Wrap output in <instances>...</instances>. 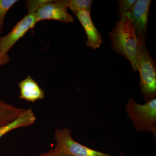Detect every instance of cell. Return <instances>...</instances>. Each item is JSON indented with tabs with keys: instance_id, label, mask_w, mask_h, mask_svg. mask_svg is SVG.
<instances>
[{
	"instance_id": "obj_16",
	"label": "cell",
	"mask_w": 156,
	"mask_h": 156,
	"mask_svg": "<svg viewBox=\"0 0 156 156\" xmlns=\"http://www.w3.org/2000/svg\"><path fill=\"white\" fill-rule=\"evenodd\" d=\"M37 156H71L67 154L61 150L55 147L51 149L46 152L44 153Z\"/></svg>"
},
{
	"instance_id": "obj_18",
	"label": "cell",
	"mask_w": 156,
	"mask_h": 156,
	"mask_svg": "<svg viewBox=\"0 0 156 156\" xmlns=\"http://www.w3.org/2000/svg\"><path fill=\"white\" fill-rule=\"evenodd\" d=\"M120 156H126L125 155V153H122L121 154H120Z\"/></svg>"
},
{
	"instance_id": "obj_5",
	"label": "cell",
	"mask_w": 156,
	"mask_h": 156,
	"mask_svg": "<svg viewBox=\"0 0 156 156\" xmlns=\"http://www.w3.org/2000/svg\"><path fill=\"white\" fill-rule=\"evenodd\" d=\"M38 22L36 14H28L17 23L11 31L5 36L0 37V47L4 54L9 50L18 40L24 36L29 30L34 27Z\"/></svg>"
},
{
	"instance_id": "obj_4",
	"label": "cell",
	"mask_w": 156,
	"mask_h": 156,
	"mask_svg": "<svg viewBox=\"0 0 156 156\" xmlns=\"http://www.w3.org/2000/svg\"><path fill=\"white\" fill-rule=\"evenodd\" d=\"M54 138L55 147L71 156H112L108 154L92 149L73 139L71 130L67 128L55 130Z\"/></svg>"
},
{
	"instance_id": "obj_13",
	"label": "cell",
	"mask_w": 156,
	"mask_h": 156,
	"mask_svg": "<svg viewBox=\"0 0 156 156\" xmlns=\"http://www.w3.org/2000/svg\"><path fill=\"white\" fill-rule=\"evenodd\" d=\"M17 2V0H0V34L4 26L6 14L11 7Z\"/></svg>"
},
{
	"instance_id": "obj_7",
	"label": "cell",
	"mask_w": 156,
	"mask_h": 156,
	"mask_svg": "<svg viewBox=\"0 0 156 156\" xmlns=\"http://www.w3.org/2000/svg\"><path fill=\"white\" fill-rule=\"evenodd\" d=\"M151 0H137L129 11V15L134 23L135 33L138 44L145 43V37Z\"/></svg>"
},
{
	"instance_id": "obj_15",
	"label": "cell",
	"mask_w": 156,
	"mask_h": 156,
	"mask_svg": "<svg viewBox=\"0 0 156 156\" xmlns=\"http://www.w3.org/2000/svg\"><path fill=\"white\" fill-rule=\"evenodd\" d=\"M47 1L48 0L27 1L26 7L28 11V14H36L42 5Z\"/></svg>"
},
{
	"instance_id": "obj_1",
	"label": "cell",
	"mask_w": 156,
	"mask_h": 156,
	"mask_svg": "<svg viewBox=\"0 0 156 156\" xmlns=\"http://www.w3.org/2000/svg\"><path fill=\"white\" fill-rule=\"evenodd\" d=\"M109 36L114 51L129 60L134 72L138 71V41L129 13L120 17Z\"/></svg>"
},
{
	"instance_id": "obj_2",
	"label": "cell",
	"mask_w": 156,
	"mask_h": 156,
	"mask_svg": "<svg viewBox=\"0 0 156 156\" xmlns=\"http://www.w3.org/2000/svg\"><path fill=\"white\" fill-rule=\"evenodd\" d=\"M127 116L135 131L151 133L156 141V98L144 104L136 103L133 98L128 99L125 106Z\"/></svg>"
},
{
	"instance_id": "obj_17",
	"label": "cell",
	"mask_w": 156,
	"mask_h": 156,
	"mask_svg": "<svg viewBox=\"0 0 156 156\" xmlns=\"http://www.w3.org/2000/svg\"><path fill=\"white\" fill-rule=\"evenodd\" d=\"M0 35H1V34H0ZM10 59L11 58H10V56H9L8 54H4L2 52L1 47H0V67L2 66L7 64L10 61Z\"/></svg>"
},
{
	"instance_id": "obj_10",
	"label": "cell",
	"mask_w": 156,
	"mask_h": 156,
	"mask_svg": "<svg viewBox=\"0 0 156 156\" xmlns=\"http://www.w3.org/2000/svg\"><path fill=\"white\" fill-rule=\"evenodd\" d=\"M36 119L32 109H26L22 114L13 121L0 126V139L7 133L17 128L31 126Z\"/></svg>"
},
{
	"instance_id": "obj_14",
	"label": "cell",
	"mask_w": 156,
	"mask_h": 156,
	"mask_svg": "<svg viewBox=\"0 0 156 156\" xmlns=\"http://www.w3.org/2000/svg\"><path fill=\"white\" fill-rule=\"evenodd\" d=\"M119 6V14L120 17L128 13L134 7L136 0H120L117 1Z\"/></svg>"
},
{
	"instance_id": "obj_8",
	"label": "cell",
	"mask_w": 156,
	"mask_h": 156,
	"mask_svg": "<svg viewBox=\"0 0 156 156\" xmlns=\"http://www.w3.org/2000/svg\"><path fill=\"white\" fill-rule=\"evenodd\" d=\"M86 31L87 36L86 46L96 50L100 48L103 41L100 33L92 22L90 13L84 10H79L75 13Z\"/></svg>"
},
{
	"instance_id": "obj_12",
	"label": "cell",
	"mask_w": 156,
	"mask_h": 156,
	"mask_svg": "<svg viewBox=\"0 0 156 156\" xmlns=\"http://www.w3.org/2000/svg\"><path fill=\"white\" fill-rule=\"evenodd\" d=\"M93 1L92 0H67L68 8L75 13L79 10H86L90 13Z\"/></svg>"
},
{
	"instance_id": "obj_3",
	"label": "cell",
	"mask_w": 156,
	"mask_h": 156,
	"mask_svg": "<svg viewBox=\"0 0 156 156\" xmlns=\"http://www.w3.org/2000/svg\"><path fill=\"white\" fill-rule=\"evenodd\" d=\"M137 65L141 93L146 103L156 98V65L145 43L138 44Z\"/></svg>"
},
{
	"instance_id": "obj_11",
	"label": "cell",
	"mask_w": 156,
	"mask_h": 156,
	"mask_svg": "<svg viewBox=\"0 0 156 156\" xmlns=\"http://www.w3.org/2000/svg\"><path fill=\"white\" fill-rule=\"evenodd\" d=\"M26 109L14 106L0 98V126L13 121Z\"/></svg>"
},
{
	"instance_id": "obj_9",
	"label": "cell",
	"mask_w": 156,
	"mask_h": 156,
	"mask_svg": "<svg viewBox=\"0 0 156 156\" xmlns=\"http://www.w3.org/2000/svg\"><path fill=\"white\" fill-rule=\"evenodd\" d=\"M18 86L20 90V98L21 99L34 102L45 97L44 90L30 76L20 81Z\"/></svg>"
},
{
	"instance_id": "obj_6",
	"label": "cell",
	"mask_w": 156,
	"mask_h": 156,
	"mask_svg": "<svg viewBox=\"0 0 156 156\" xmlns=\"http://www.w3.org/2000/svg\"><path fill=\"white\" fill-rule=\"evenodd\" d=\"M67 9V0H48L36 13L37 19L38 22L51 20L65 23L73 22V17L68 12Z\"/></svg>"
}]
</instances>
